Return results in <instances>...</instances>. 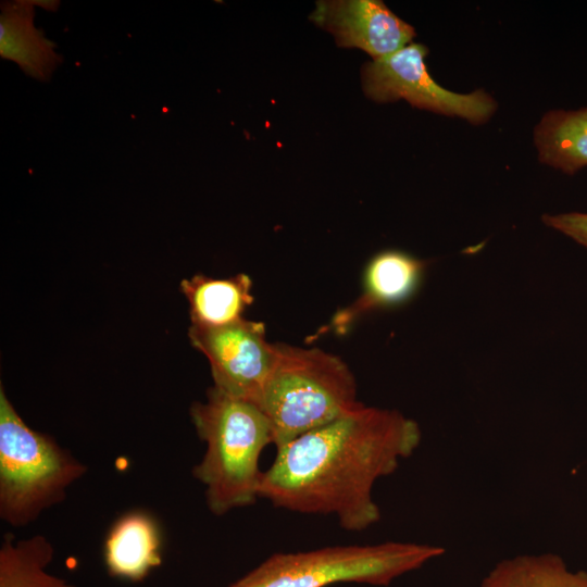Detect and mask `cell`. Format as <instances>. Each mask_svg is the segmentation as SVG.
Returning a JSON list of instances; mask_svg holds the SVG:
<instances>
[{
    "mask_svg": "<svg viewBox=\"0 0 587 587\" xmlns=\"http://www.w3.org/2000/svg\"><path fill=\"white\" fill-rule=\"evenodd\" d=\"M419 424L397 410L360 404L276 449L260 498L307 514L333 515L349 532L380 520L375 483L420 446Z\"/></svg>",
    "mask_w": 587,
    "mask_h": 587,
    "instance_id": "1",
    "label": "cell"
},
{
    "mask_svg": "<svg viewBox=\"0 0 587 587\" xmlns=\"http://www.w3.org/2000/svg\"><path fill=\"white\" fill-rule=\"evenodd\" d=\"M190 416L205 442L193 476L205 487L210 511L223 515L260 498L263 449L273 444L271 423L254 402L229 396L212 386L205 402H195Z\"/></svg>",
    "mask_w": 587,
    "mask_h": 587,
    "instance_id": "2",
    "label": "cell"
},
{
    "mask_svg": "<svg viewBox=\"0 0 587 587\" xmlns=\"http://www.w3.org/2000/svg\"><path fill=\"white\" fill-rule=\"evenodd\" d=\"M257 404L267 416L276 449L358 408L353 373L323 349L276 344V360Z\"/></svg>",
    "mask_w": 587,
    "mask_h": 587,
    "instance_id": "3",
    "label": "cell"
},
{
    "mask_svg": "<svg viewBox=\"0 0 587 587\" xmlns=\"http://www.w3.org/2000/svg\"><path fill=\"white\" fill-rule=\"evenodd\" d=\"M444 553L439 546L403 541L275 553L228 587H327L339 583L388 586Z\"/></svg>",
    "mask_w": 587,
    "mask_h": 587,
    "instance_id": "4",
    "label": "cell"
},
{
    "mask_svg": "<svg viewBox=\"0 0 587 587\" xmlns=\"http://www.w3.org/2000/svg\"><path fill=\"white\" fill-rule=\"evenodd\" d=\"M87 467L50 436L29 428L0 389V515L12 526L33 522L61 501Z\"/></svg>",
    "mask_w": 587,
    "mask_h": 587,
    "instance_id": "5",
    "label": "cell"
},
{
    "mask_svg": "<svg viewBox=\"0 0 587 587\" xmlns=\"http://www.w3.org/2000/svg\"><path fill=\"white\" fill-rule=\"evenodd\" d=\"M427 48L409 43L396 53L367 62L362 67L364 93L376 102L405 100L411 105L473 125L486 123L496 112L497 102L486 91L458 93L438 85L429 75Z\"/></svg>",
    "mask_w": 587,
    "mask_h": 587,
    "instance_id": "6",
    "label": "cell"
},
{
    "mask_svg": "<svg viewBox=\"0 0 587 587\" xmlns=\"http://www.w3.org/2000/svg\"><path fill=\"white\" fill-rule=\"evenodd\" d=\"M189 340L209 360L214 387L257 404L276 360L261 322L240 319L221 326L192 325Z\"/></svg>",
    "mask_w": 587,
    "mask_h": 587,
    "instance_id": "7",
    "label": "cell"
},
{
    "mask_svg": "<svg viewBox=\"0 0 587 587\" xmlns=\"http://www.w3.org/2000/svg\"><path fill=\"white\" fill-rule=\"evenodd\" d=\"M310 20L335 36L339 47L358 48L373 60L408 46L414 28L379 0H321Z\"/></svg>",
    "mask_w": 587,
    "mask_h": 587,
    "instance_id": "8",
    "label": "cell"
},
{
    "mask_svg": "<svg viewBox=\"0 0 587 587\" xmlns=\"http://www.w3.org/2000/svg\"><path fill=\"white\" fill-rule=\"evenodd\" d=\"M426 267L425 261L401 250L376 253L364 268L359 297L337 311L321 333L345 335L364 315L407 302L419 290Z\"/></svg>",
    "mask_w": 587,
    "mask_h": 587,
    "instance_id": "9",
    "label": "cell"
},
{
    "mask_svg": "<svg viewBox=\"0 0 587 587\" xmlns=\"http://www.w3.org/2000/svg\"><path fill=\"white\" fill-rule=\"evenodd\" d=\"M162 537L155 519L145 511L120 516L108 532L103 555L111 576L142 580L162 563Z\"/></svg>",
    "mask_w": 587,
    "mask_h": 587,
    "instance_id": "10",
    "label": "cell"
},
{
    "mask_svg": "<svg viewBox=\"0 0 587 587\" xmlns=\"http://www.w3.org/2000/svg\"><path fill=\"white\" fill-rule=\"evenodd\" d=\"M35 11L28 0L1 2L0 55L16 63L28 76L50 80L63 59L55 43L34 25Z\"/></svg>",
    "mask_w": 587,
    "mask_h": 587,
    "instance_id": "11",
    "label": "cell"
},
{
    "mask_svg": "<svg viewBox=\"0 0 587 587\" xmlns=\"http://www.w3.org/2000/svg\"><path fill=\"white\" fill-rule=\"evenodd\" d=\"M179 286L189 303L191 324L198 326H221L238 321L254 299L252 280L243 273L227 278L197 274L183 279Z\"/></svg>",
    "mask_w": 587,
    "mask_h": 587,
    "instance_id": "12",
    "label": "cell"
},
{
    "mask_svg": "<svg viewBox=\"0 0 587 587\" xmlns=\"http://www.w3.org/2000/svg\"><path fill=\"white\" fill-rule=\"evenodd\" d=\"M539 162L573 175L587 166V107L551 110L534 130Z\"/></svg>",
    "mask_w": 587,
    "mask_h": 587,
    "instance_id": "13",
    "label": "cell"
},
{
    "mask_svg": "<svg viewBox=\"0 0 587 587\" xmlns=\"http://www.w3.org/2000/svg\"><path fill=\"white\" fill-rule=\"evenodd\" d=\"M478 587H587V572L570 571L558 554H524L497 563Z\"/></svg>",
    "mask_w": 587,
    "mask_h": 587,
    "instance_id": "14",
    "label": "cell"
},
{
    "mask_svg": "<svg viewBox=\"0 0 587 587\" xmlns=\"http://www.w3.org/2000/svg\"><path fill=\"white\" fill-rule=\"evenodd\" d=\"M52 558L53 547L41 535L18 541L4 537L0 548V587H73L46 571Z\"/></svg>",
    "mask_w": 587,
    "mask_h": 587,
    "instance_id": "15",
    "label": "cell"
},
{
    "mask_svg": "<svg viewBox=\"0 0 587 587\" xmlns=\"http://www.w3.org/2000/svg\"><path fill=\"white\" fill-rule=\"evenodd\" d=\"M542 222L587 249V213L566 212L545 214Z\"/></svg>",
    "mask_w": 587,
    "mask_h": 587,
    "instance_id": "16",
    "label": "cell"
},
{
    "mask_svg": "<svg viewBox=\"0 0 587 587\" xmlns=\"http://www.w3.org/2000/svg\"><path fill=\"white\" fill-rule=\"evenodd\" d=\"M29 3L35 7H40L50 12H57L60 5L58 0H28Z\"/></svg>",
    "mask_w": 587,
    "mask_h": 587,
    "instance_id": "17",
    "label": "cell"
}]
</instances>
